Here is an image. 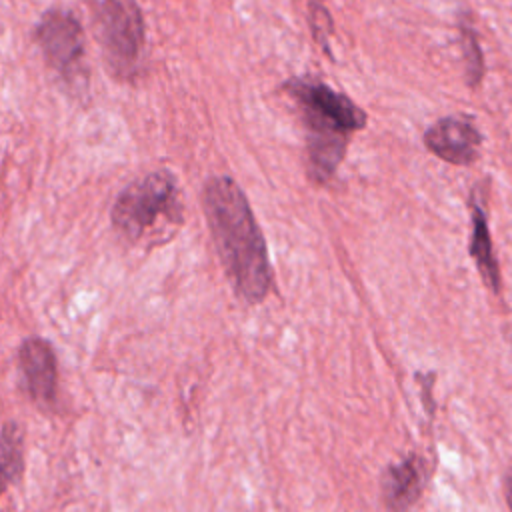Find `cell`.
<instances>
[{
    "instance_id": "obj_6",
    "label": "cell",
    "mask_w": 512,
    "mask_h": 512,
    "mask_svg": "<svg viewBox=\"0 0 512 512\" xmlns=\"http://www.w3.org/2000/svg\"><path fill=\"white\" fill-rule=\"evenodd\" d=\"M428 152L454 166H470L478 160L482 132L466 114H448L430 124L422 136Z\"/></svg>"
},
{
    "instance_id": "obj_4",
    "label": "cell",
    "mask_w": 512,
    "mask_h": 512,
    "mask_svg": "<svg viewBox=\"0 0 512 512\" xmlns=\"http://www.w3.org/2000/svg\"><path fill=\"white\" fill-rule=\"evenodd\" d=\"M94 34L110 74L132 80L144 48V16L136 0H96Z\"/></svg>"
},
{
    "instance_id": "obj_5",
    "label": "cell",
    "mask_w": 512,
    "mask_h": 512,
    "mask_svg": "<svg viewBox=\"0 0 512 512\" xmlns=\"http://www.w3.org/2000/svg\"><path fill=\"white\" fill-rule=\"evenodd\" d=\"M34 40L46 64L66 82H74L84 74L86 34L80 20L62 8L46 10L36 28Z\"/></svg>"
},
{
    "instance_id": "obj_13",
    "label": "cell",
    "mask_w": 512,
    "mask_h": 512,
    "mask_svg": "<svg viewBox=\"0 0 512 512\" xmlns=\"http://www.w3.org/2000/svg\"><path fill=\"white\" fill-rule=\"evenodd\" d=\"M504 496H506V504H508V510L512 512V470L506 474L504 478Z\"/></svg>"
},
{
    "instance_id": "obj_9",
    "label": "cell",
    "mask_w": 512,
    "mask_h": 512,
    "mask_svg": "<svg viewBox=\"0 0 512 512\" xmlns=\"http://www.w3.org/2000/svg\"><path fill=\"white\" fill-rule=\"evenodd\" d=\"M470 216H472V234H470V256L476 262L478 274L484 284L494 292L500 294L502 290V276L498 268V260L492 248V236L488 228V218L484 212V204L474 192L470 198Z\"/></svg>"
},
{
    "instance_id": "obj_10",
    "label": "cell",
    "mask_w": 512,
    "mask_h": 512,
    "mask_svg": "<svg viewBox=\"0 0 512 512\" xmlns=\"http://www.w3.org/2000/svg\"><path fill=\"white\" fill-rule=\"evenodd\" d=\"M22 468V432L14 422H10L4 426L0 436V486L6 488L10 482L18 480Z\"/></svg>"
},
{
    "instance_id": "obj_7",
    "label": "cell",
    "mask_w": 512,
    "mask_h": 512,
    "mask_svg": "<svg viewBox=\"0 0 512 512\" xmlns=\"http://www.w3.org/2000/svg\"><path fill=\"white\" fill-rule=\"evenodd\" d=\"M428 482V464L422 456L410 454L390 464L380 478L382 502L390 512H406L412 508Z\"/></svg>"
},
{
    "instance_id": "obj_12",
    "label": "cell",
    "mask_w": 512,
    "mask_h": 512,
    "mask_svg": "<svg viewBox=\"0 0 512 512\" xmlns=\"http://www.w3.org/2000/svg\"><path fill=\"white\" fill-rule=\"evenodd\" d=\"M308 14H310V28H312L314 40L330 56V36L334 32V24H332L330 12L326 10L322 0H310L308 2Z\"/></svg>"
},
{
    "instance_id": "obj_8",
    "label": "cell",
    "mask_w": 512,
    "mask_h": 512,
    "mask_svg": "<svg viewBox=\"0 0 512 512\" xmlns=\"http://www.w3.org/2000/svg\"><path fill=\"white\" fill-rule=\"evenodd\" d=\"M20 368L26 378V388L36 404L50 406L56 396L58 370L52 346L42 338H28L22 342Z\"/></svg>"
},
{
    "instance_id": "obj_1",
    "label": "cell",
    "mask_w": 512,
    "mask_h": 512,
    "mask_svg": "<svg viewBox=\"0 0 512 512\" xmlns=\"http://www.w3.org/2000/svg\"><path fill=\"white\" fill-rule=\"evenodd\" d=\"M202 204L236 294L248 304L262 302L272 288V266L262 230L242 188L230 176H212L204 184Z\"/></svg>"
},
{
    "instance_id": "obj_14",
    "label": "cell",
    "mask_w": 512,
    "mask_h": 512,
    "mask_svg": "<svg viewBox=\"0 0 512 512\" xmlns=\"http://www.w3.org/2000/svg\"><path fill=\"white\" fill-rule=\"evenodd\" d=\"M2 490H4V488H2V486H0V494H2Z\"/></svg>"
},
{
    "instance_id": "obj_3",
    "label": "cell",
    "mask_w": 512,
    "mask_h": 512,
    "mask_svg": "<svg viewBox=\"0 0 512 512\" xmlns=\"http://www.w3.org/2000/svg\"><path fill=\"white\" fill-rule=\"evenodd\" d=\"M112 226L130 242L152 238L182 222L178 182L168 170H154L130 182L112 204Z\"/></svg>"
},
{
    "instance_id": "obj_11",
    "label": "cell",
    "mask_w": 512,
    "mask_h": 512,
    "mask_svg": "<svg viewBox=\"0 0 512 512\" xmlns=\"http://www.w3.org/2000/svg\"><path fill=\"white\" fill-rule=\"evenodd\" d=\"M460 42L464 58V80L470 88H478L484 78V54L480 50V42L474 28L464 18H460Z\"/></svg>"
},
{
    "instance_id": "obj_2",
    "label": "cell",
    "mask_w": 512,
    "mask_h": 512,
    "mask_svg": "<svg viewBox=\"0 0 512 512\" xmlns=\"http://www.w3.org/2000/svg\"><path fill=\"white\" fill-rule=\"evenodd\" d=\"M282 90L298 106L306 128L308 178L326 184L342 164L350 136L366 126L368 116L346 94L310 76L290 78Z\"/></svg>"
}]
</instances>
